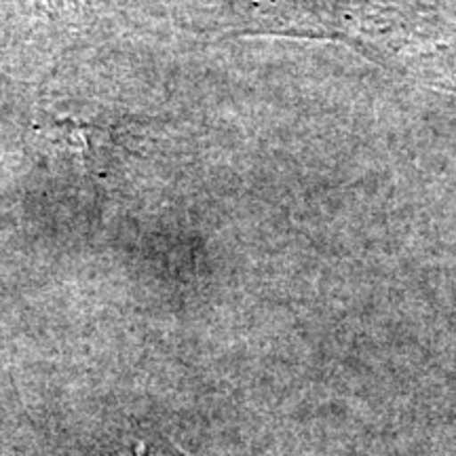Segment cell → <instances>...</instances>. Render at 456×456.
I'll return each instance as SVG.
<instances>
[{
  "instance_id": "cell-1",
  "label": "cell",
  "mask_w": 456,
  "mask_h": 456,
  "mask_svg": "<svg viewBox=\"0 0 456 456\" xmlns=\"http://www.w3.org/2000/svg\"><path fill=\"white\" fill-rule=\"evenodd\" d=\"M135 456H188L182 452L180 448L174 446H152V444H138L135 448Z\"/></svg>"
}]
</instances>
